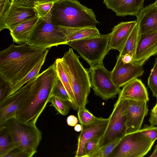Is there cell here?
<instances>
[{"mask_svg":"<svg viewBox=\"0 0 157 157\" xmlns=\"http://www.w3.org/2000/svg\"><path fill=\"white\" fill-rule=\"evenodd\" d=\"M49 49L27 43H12L0 52V76L12 87L47 55Z\"/></svg>","mask_w":157,"mask_h":157,"instance_id":"1","label":"cell"},{"mask_svg":"<svg viewBox=\"0 0 157 157\" xmlns=\"http://www.w3.org/2000/svg\"><path fill=\"white\" fill-rule=\"evenodd\" d=\"M57 77L54 63L34 78L31 92L15 117L24 122L36 124L52 96Z\"/></svg>","mask_w":157,"mask_h":157,"instance_id":"2","label":"cell"},{"mask_svg":"<svg viewBox=\"0 0 157 157\" xmlns=\"http://www.w3.org/2000/svg\"><path fill=\"white\" fill-rule=\"evenodd\" d=\"M51 15V21L56 26L94 27L99 23L93 10L78 0H61L54 3Z\"/></svg>","mask_w":157,"mask_h":157,"instance_id":"3","label":"cell"},{"mask_svg":"<svg viewBox=\"0 0 157 157\" xmlns=\"http://www.w3.org/2000/svg\"><path fill=\"white\" fill-rule=\"evenodd\" d=\"M61 59L70 80L78 109L85 108L91 87L89 72L83 67L79 56L75 53L72 48H69Z\"/></svg>","mask_w":157,"mask_h":157,"instance_id":"4","label":"cell"},{"mask_svg":"<svg viewBox=\"0 0 157 157\" xmlns=\"http://www.w3.org/2000/svg\"><path fill=\"white\" fill-rule=\"evenodd\" d=\"M2 125L10 133L16 148L27 154L29 157L36 153L42 134L36 124L24 122L13 117Z\"/></svg>","mask_w":157,"mask_h":157,"instance_id":"5","label":"cell"},{"mask_svg":"<svg viewBox=\"0 0 157 157\" xmlns=\"http://www.w3.org/2000/svg\"><path fill=\"white\" fill-rule=\"evenodd\" d=\"M110 33L68 42V45L76 50L90 66L103 62L108 52Z\"/></svg>","mask_w":157,"mask_h":157,"instance_id":"6","label":"cell"},{"mask_svg":"<svg viewBox=\"0 0 157 157\" xmlns=\"http://www.w3.org/2000/svg\"><path fill=\"white\" fill-rule=\"evenodd\" d=\"M51 14L40 20L27 43L35 46L50 48L53 46L67 44L66 36L60 26L54 25Z\"/></svg>","mask_w":157,"mask_h":157,"instance_id":"7","label":"cell"},{"mask_svg":"<svg viewBox=\"0 0 157 157\" xmlns=\"http://www.w3.org/2000/svg\"><path fill=\"white\" fill-rule=\"evenodd\" d=\"M154 143L139 130L122 138L109 157H142L150 150Z\"/></svg>","mask_w":157,"mask_h":157,"instance_id":"8","label":"cell"},{"mask_svg":"<svg viewBox=\"0 0 157 157\" xmlns=\"http://www.w3.org/2000/svg\"><path fill=\"white\" fill-rule=\"evenodd\" d=\"M128 104V100L117 99L108 118L107 128L100 140L99 147L120 139L126 135V113Z\"/></svg>","mask_w":157,"mask_h":157,"instance_id":"9","label":"cell"},{"mask_svg":"<svg viewBox=\"0 0 157 157\" xmlns=\"http://www.w3.org/2000/svg\"><path fill=\"white\" fill-rule=\"evenodd\" d=\"M89 72L91 87L97 96L107 100L119 94L121 90L114 83L111 71L105 68L103 62L90 67Z\"/></svg>","mask_w":157,"mask_h":157,"instance_id":"10","label":"cell"},{"mask_svg":"<svg viewBox=\"0 0 157 157\" xmlns=\"http://www.w3.org/2000/svg\"><path fill=\"white\" fill-rule=\"evenodd\" d=\"M33 80L34 78L0 103V126L16 117L17 110L31 92Z\"/></svg>","mask_w":157,"mask_h":157,"instance_id":"11","label":"cell"},{"mask_svg":"<svg viewBox=\"0 0 157 157\" xmlns=\"http://www.w3.org/2000/svg\"><path fill=\"white\" fill-rule=\"evenodd\" d=\"M144 71L143 66L133 63L124 64L121 57L118 55L115 66L111 71L112 78L115 84L120 88L142 76Z\"/></svg>","mask_w":157,"mask_h":157,"instance_id":"12","label":"cell"},{"mask_svg":"<svg viewBox=\"0 0 157 157\" xmlns=\"http://www.w3.org/2000/svg\"><path fill=\"white\" fill-rule=\"evenodd\" d=\"M109 121V118L97 117L91 124H81L82 129L78 138L75 157H83L84 146L88 141L97 138H101L107 128Z\"/></svg>","mask_w":157,"mask_h":157,"instance_id":"13","label":"cell"},{"mask_svg":"<svg viewBox=\"0 0 157 157\" xmlns=\"http://www.w3.org/2000/svg\"><path fill=\"white\" fill-rule=\"evenodd\" d=\"M128 100V104L126 113V134L140 129L144 118L148 111L147 102Z\"/></svg>","mask_w":157,"mask_h":157,"instance_id":"14","label":"cell"},{"mask_svg":"<svg viewBox=\"0 0 157 157\" xmlns=\"http://www.w3.org/2000/svg\"><path fill=\"white\" fill-rule=\"evenodd\" d=\"M157 54V30L140 34L133 62L143 66L151 56Z\"/></svg>","mask_w":157,"mask_h":157,"instance_id":"15","label":"cell"},{"mask_svg":"<svg viewBox=\"0 0 157 157\" xmlns=\"http://www.w3.org/2000/svg\"><path fill=\"white\" fill-rule=\"evenodd\" d=\"M38 15L33 8H27L17 6L12 2L5 17L1 31L5 29L11 30L20 24Z\"/></svg>","mask_w":157,"mask_h":157,"instance_id":"16","label":"cell"},{"mask_svg":"<svg viewBox=\"0 0 157 157\" xmlns=\"http://www.w3.org/2000/svg\"><path fill=\"white\" fill-rule=\"evenodd\" d=\"M144 0H103L107 8L118 16H136L143 8Z\"/></svg>","mask_w":157,"mask_h":157,"instance_id":"17","label":"cell"},{"mask_svg":"<svg viewBox=\"0 0 157 157\" xmlns=\"http://www.w3.org/2000/svg\"><path fill=\"white\" fill-rule=\"evenodd\" d=\"M137 21L121 22L115 26L110 33L109 52L115 49L120 52Z\"/></svg>","mask_w":157,"mask_h":157,"instance_id":"18","label":"cell"},{"mask_svg":"<svg viewBox=\"0 0 157 157\" xmlns=\"http://www.w3.org/2000/svg\"><path fill=\"white\" fill-rule=\"evenodd\" d=\"M118 99H127L146 102L149 100L146 87L142 81L136 78L123 87Z\"/></svg>","mask_w":157,"mask_h":157,"instance_id":"19","label":"cell"},{"mask_svg":"<svg viewBox=\"0 0 157 157\" xmlns=\"http://www.w3.org/2000/svg\"><path fill=\"white\" fill-rule=\"evenodd\" d=\"M136 16L140 34L157 30V7L154 3L143 8Z\"/></svg>","mask_w":157,"mask_h":157,"instance_id":"20","label":"cell"},{"mask_svg":"<svg viewBox=\"0 0 157 157\" xmlns=\"http://www.w3.org/2000/svg\"><path fill=\"white\" fill-rule=\"evenodd\" d=\"M39 20L40 17L37 15L10 30L13 42L19 44L27 43Z\"/></svg>","mask_w":157,"mask_h":157,"instance_id":"21","label":"cell"},{"mask_svg":"<svg viewBox=\"0 0 157 157\" xmlns=\"http://www.w3.org/2000/svg\"><path fill=\"white\" fill-rule=\"evenodd\" d=\"M60 27L66 36L67 43L100 34L96 27L83 28Z\"/></svg>","mask_w":157,"mask_h":157,"instance_id":"22","label":"cell"},{"mask_svg":"<svg viewBox=\"0 0 157 157\" xmlns=\"http://www.w3.org/2000/svg\"><path fill=\"white\" fill-rule=\"evenodd\" d=\"M140 35L139 25L137 23L119 52V55L122 57L126 54H129L133 57L134 60Z\"/></svg>","mask_w":157,"mask_h":157,"instance_id":"23","label":"cell"},{"mask_svg":"<svg viewBox=\"0 0 157 157\" xmlns=\"http://www.w3.org/2000/svg\"><path fill=\"white\" fill-rule=\"evenodd\" d=\"M54 63L58 77L61 81L69 95L71 100L70 105L74 110H77V105L70 80L62 63L61 59H56Z\"/></svg>","mask_w":157,"mask_h":157,"instance_id":"24","label":"cell"},{"mask_svg":"<svg viewBox=\"0 0 157 157\" xmlns=\"http://www.w3.org/2000/svg\"><path fill=\"white\" fill-rule=\"evenodd\" d=\"M15 147L11 137L5 127L0 126V157L5 156Z\"/></svg>","mask_w":157,"mask_h":157,"instance_id":"25","label":"cell"},{"mask_svg":"<svg viewBox=\"0 0 157 157\" xmlns=\"http://www.w3.org/2000/svg\"><path fill=\"white\" fill-rule=\"evenodd\" d=\"M47 55H45L33 68V69L22 79L13 85L8 96L14 93L31 79L37 77L45 60Z\"/></svg>","mask_w":157,"mask_h":157,"instance_id":"26","label":"cell"},{"mask_svg":"<svg viewBox=\"0 0 157 157\" xmlns=\"http://www.w3.org/2000/svg\"><path fill=\"white\" fill-rule=\"evenodd\" d=\"M120 139L116 140L105 146L99 147L91 154L89 157H109L113 150L119 143Z\"/></svg>","mask_w":157,"mask_h":157,"instance_id":"27","label":"cell"},{"mask_svg":"<svg viewBox=\"0 0 157 157\" xmlns=\"http://www.w3.org/2000/svg\"><path fill=\"white\" fill-rule=\"evenodd\" d=\"M68 102H69L55 96H52L49 101L51 105L54 107L59 113L63 116L67 115L70 110V106Z\"/></svg>","mask_w":157,"mask_h":157,"instance_id":"28","label":"cell"},{"mask_svg":"<svg viewBox=\"0 0 157 157\" xmlns=\"http://www.w3.org/2000/svg\"><path fill=\"white\" fill-rule=\"evenodd\" d=\"M55 96L64 101L71 102L68 94L60 79L57 77L53 88L52 96Z\"/></svg>","mask_w":157,"mask_h":157,"instance_id":"29","label":"cell"},{"mask_svg":"<svg viewBox=\"0 0 157 157\" xmlns=\"http://www.w3.org/2000/svg\"><path fill=\"white\" fill-rule=\"evenodd\" d=\"M147 84L153 95L157 99V57L155 59L153 67L151 71Z\"/></svg>","mask_w":157,"mask_h":157,"instance_id":"30","label":"cell"},{"mask_svg":"<svg viewBox=\"0 0 157 157\" xmlns=\"http://www.w3.org/2000/svg\"><path fill=\"white\" fill-rule=\"evenodd\" d=\"M77 115L80 124L87 125L94 121L97 117L90 112L86 107L77 110Z\"/></svg>","mask_w":157,"mask_h":157,"instance_id":"31","label":"cell"},{"mask_svg":"<svg viewBox=\"0 0 157 157\" xmlns=\"http://www.w3.org/2000/svg\"><path fill=\"white\" fill-rule=\"evenodd\" d=\"M53 2L40 3L35 2L33 8L40 17L43 18L51 14Z\"/></svg>","mask_w":157,"mask_h":157,"instance_id":"32","label":"cell"},{"mask_svg":"<svg viewBox=\"0 0 157 157\" xmlns=\"http://www.w3.org/2000/svg\"><path fill=\"white\" fill-rule=\"evenodd\" d=\"M101 138H97L88 141L85 144L83 149V157H89L99 147Z\"/></svg>","mask_w":157,"mask_h":157,"instance_id":"33","label":"cell"},{"mask_svg":"<svg viewBox=\"0 0 157 157\" xmlns=\"http://www.w3.org/2000/svg\"><path fill=\"white\" fill-rule=\"evenodd\" d=\"M12 88L8 82L0 76V103L8 96Z\"/></svg>","mask_w":157,"mask_h":157,"instance_id":"34","label":"cell"},{"mask_svg":"<svg viewBox=\"0 0 157 157\" xmlns=\"http://www.w3.org/2000/svg\"><path fill=\"white\" fill-rule=\"evenodd\" d=\"M140 131L144 136L155 142L157 140V127L151 125L146 126Z\"/></svg>","mask_w":157,"mask_h":157,"instance_id":"35","label":"cell"},{"mask_svg":"<svg viewBox=\"0 0 157 157\" xmlns=\"http://www.w3.org/2000/svg\"><path fill=\"white\" fill-rule=\"evenodd\" d=\"M11 4V0H0V28L3 25L5 17Z\"/></svg>","mask_w":157,"mask_h":157,"instance_id":"36","label":"cell"},{"mask_svg":"<svg viewBox=\"0 0 157 157\" xmlns=\"http://www.w3.org/2000/svg\"><path fill=\"white\" fill-rule=\"evenodd\" d=\"M14 4L27 8H33L35 0H11Z\"/></svg>","mask_w":157,"mask_h":157,"instance_id":"37","label":"cell"},{"mask_svg":"<svg viewBox=\"0 0 157 157\" xmlns=\"http://www.w3.org/2000/svg\"><path fill=\"white\" fill-rule=\"evenodd\" d=\"M6 157H29V156L25 153L15 147L5 156Z\"/></svg>","mask_w":157,"mask_h":157,"instance_id":"38","label":"cell"},{"mask_svg":"<svg viewBox=\"0 0 157 157\" xmlns=\"http://www.w3.org/2000/svg\"><path fill=\"white\" fill-rule=\"evenodd\" d=\"M78 121L77 117L73 115L68 116L66 120L67 124L72 127L75 126L77 124Z\"/></svg>","mask_w":157,"mask_h":157,"instance_id":"39","label":"cell"},{"mask_svg":"<svg viewBox=\"0 0 157 157\" xmlns=\"http://www.w3.org/2000/svg\"><path fill=\"white\" fill-rule=\"evenodd\" d=\"M149 121L151 125H157V113L151 112L150 114Z\"/></svg>","mask_w":157,"mask_h":157,"instance_id":"40","label":"cell"},{"mask_svg":"<svg viewBox=\"0 0 157 157\" xmlns=\"http://www.w3.org/2000/svg\"><path fill=\"white\" fill-rule=\"evenodd\" d=\"M121 57L122 60L124 64L129 63L133 62V57L129 54H126Z\"/></svg>","mask_w":157,"mask_h":157,"instance_id":"41","label":"cell"},{"mask_svg":"<svg viewBox=\"0 0 157 157\" xmlns=\"http://www.w3.org/2000/svg\"><path fill=\"white\" fill-rule=\"evenodd\" d=\"M61 0H35V2L40 3L53 2L55 3Z\"/></svg>","mask_w":157,"mask_h":157,"instance_id":"42","label":"cell"},{"mask_svg":"<svg viewBox=\"0 0 157 157\" xmlns=\"http://www.w3.org/2000/svg\"><path fill=\"white\" fill-rule=\"evenodd\" d=\"M75 130L77 132L81 131L82 129V125L81 124H77L74 128Z\"/></svg>","mask_w":157,"mask_h":157,"instance_id":"43","label":"cell"},{"mask_svg":"<svg viewBox=\"0 0 157 157\" xmlns=\"http://www.w3.org/2000/svg\"><path fill=\"white\" fill-rule=\"evenodd\" d=\"M149 157H157V145L155 146L154 151Z\"/></svg>","mask_w":157,"mask_h":157,"instance_id":"44","label":"cell"},{"mask_svg":"<svg viewBox=\"0 0 157 157\" xmlns=\"http://www.w3.org/2000/svg\"><path fill=\"white\" fill-rule=\"evenodd\" d=\"M151 111V112L157 113V104H156V105L153 108Z\"/></svg>","mask_w":157,"mask_h":157,"instance_id":"45","label":"cell"},{"mask_svg":"<svg viewBox=\"0 0 157 157\" xmlns=\"http://www.w3.org/2000/svg\"><path fill=\"white\" fill-rule=\"evenodd\" d=\"M154 4L157 7V0H156Z\"/></svg>","mask_w":157,"mask_h":157,"instance_id":"46","label":"cell"},{"mask_svg":"<svg viewBox=\"0 0 157 157\" xmlns=\"http://www.w3.org/2000/svg\"><path fill=\"white\" fill-rule=\"evenodd\" d=\"M156 104H157V102Z\"/></svg>","mask_w":157,"mask_h":157,"instance_id":"47","label":"cell"},{"mask_svg":"<svg viewBox=\"0 0 157 157\" xmlns=\"http://www.w3.org/2000/svg\"></svg>","mask_w":157,"mask_h":157,"instance_id":"48","label":"cell"}]
</instances>
